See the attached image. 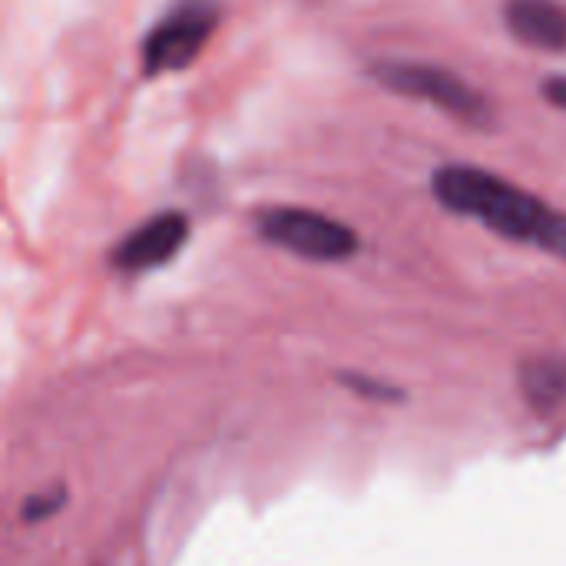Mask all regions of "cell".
<instances>
[{"label": "cell", "instance_id": "cell-1", "mask_svg": "<svg viewBox=\"0 0 566 566\" xmlns=\"http://www.w3.org/2000/svg\"><path fill=\"white\" fill-rule=\"evenodd\" d=\"M431 192L451 216L474 219L488 232L521 245H527L531 229L547 206L517 182L478 166H441L431 176Z\"/></svg>", "mask_w": 566, "mask_h": 566}, {"label": "cell", "instance_id": "cell-2", "mask_svg": "<svg viewBox=\"0 0 566 566\" xmlns=\"http://www.w3.org/2000/svg\"><path fill=\"white\" fill-rule=\"evenodd\" d=\"M375 83H381L391 93H401L408 99H424L438 106L441 113L454 116L464 126L491 129L494 126V103L488 93L471 86L464 76H458L448 66L434 63H408V60H381L371 66Z\"/></svg>", "mask_w": 566, "mask_h": 566}, {"label": "cell", "instance_id": "cell-6", "mask_svg": "<svg viewBox=\"0 0 566 566\" xmlns=\"http://www.w3.org/2000/svg\"><path fill=\"white\" fill-rule=\"evenodd\" d=\"M507 30L534 50L564 53L566 50V3L564 0H507Z\"/></svg>", "mask_w": 566, "mask_h": 566}, {"label": "cell", "instance_id": "cell-3", "mask_svg": "<svg viewBox=\"0 0 566 566\" xmlns=\"http://www.w3.org/2000/svg\"><path fill=\"white\" fill-rule=\"evenodd\" d=\"M262 242L308 262H345L358 252V232L325 212L302 206H272L255 216Z\"/></svg>", "mask_w": 566, "mask_h": 566}, {"label": "cell", "instance_id": "cell-5", "mask_svg": "<svg viewBox=\"0 0 566 566\" xmlns=\"http://www.w3.org/2000/svg\"><path fill=\"white\" fill-rule=\"evenodd\" d=\"M186 239H189V216L179 209H166V212H156L146 222H139L133 232H126L113 245L109 262L116 272H126V275L149 272V269H159L169 259H176L179 249L186 245Z\"/></svg>", "mask_w": 566, "mask_h": 566}, {"label": "cell", "instance_id": "cell-9", "mask_svg": "<svg viewBox=\"0 0 566 566\" xmlns=\"http://www.w3.org/2000/svg\"><path fill=\"white\" fill-rule=\"evenodd\" d=\"M56 507H60V497H53V494H33L23 504V521H46V517L56 514Z\"/></svg>", "mask_w": 566, "mask_h": 566}, {"label": "cell", "instance_id": "cell-4", "mask_svg": "<svg viewBox=\"0 0 566 566\" xmlns=\"http://www.w3.org/2000/svg\"><path fill=\"white\" fill-rule=\"evenodd\" d=\"M219 23V0H176L143 40V73L163 76L186 70Z\"/></svg>", "mask_w": 566, "mask_h": 566}, {"label": "cell", "instance_id": "cell-7", "mask_svg": "<svg viewBox=\"0 0 566 566\" xmlns=\"http://www.w3.org/2000/svg\"><path fill=\"white\" fill-rule=\"evenodd\" d=\"M521 385L527 401L537 411H551L566 398V361L564 358H534L521 371Z\"/></svg>", "mask_w": 566, "mask_h": 566}, {"label": "cell", "instance_id": "cell-8", "mask_svg": "<svg viewBox=\"0 0 566 566\" xmlns=\"http://www.w3.org/2000/svg\"><path fill=\"white\" fill-rule=\"evenodd\" d=\"M531 245H537V249H544V252H551V255H557V259H564L566 262V216L564 212H554V209H547V216L541 219V226H537V232H534V242Z\"/></svg>", "mask_w": 566, "mask_h": 566}, {"label": "cell", "instance_id": "cell-10", "mask_svg": "<svg viewBox=\"0 0 566 566\" xmlns=\"http://www.w3.org/2000/svg\"><path fill=\"white\" fill-rule=\"evenodd\" d=\"M342 381L368 398H398L395 388H381V381H371V378H358V375H342Z\"/></svg>", "mask_w": 566, "mask_h": 566}, {"label": "cell", "instance_id": "cell-11", "mask_svg": "<svg viewBox=\"0 0 566 566\" xmlns=\"http://www.w3.org/2000/svg\"><path fill=\"white\" fill-rule=\"evenodd\" d=\"M541 93L547 96L551 106L566 109V76H547V80L541 83Z\"/></svg>", "mask_w": 566, "mask_h": 566}]
</instances>
